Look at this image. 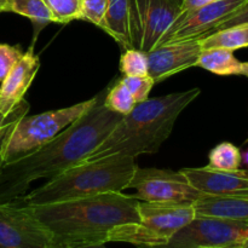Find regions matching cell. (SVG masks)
Returning a JSON list of instances; mask_svg holds the SVG:
<instances>
[{"label": "cell", "mask_w": 248, "mask_h": 248, "mask_svg": "<svg viewBox=\"0 0 248 248\" xmlns=\"http://www.w3.org/2000/svg\"><path fill=\"white\" fill-rule=\"evenodd\" d=\"M28 109H29V104L28 102L23 101L9 114V115H4V114L0 111V133L5 130V128L9 127L11 124H14L15 121H17L18 119H21L22 116L27 115L28 113Z\"/></svg>", "instance_id": "28"}, {"label": "cell", "mask_w": 248, "mask_h": 248, "mask_svg": "<svg viewBox=\"0 0 248 248\" xmlns=\"http://www.w3.org/2000/svg\"><path fill=\"white\" fill-rule=\"evenodd\" d=\"M200 45L202 50L223 47L235 51L239 48L248 47V23L215 31V33L200 39Z\"/></svg>", "instance_id": "18"}, {"label": "cell", "mask_w": 248, "mask_h": 248, "mask_svg": "<svg viewBox=\"0 0 248 248\" xmlns=\"http://www.w3.org/2000/svg\"><path fill=\"white\" fill-rule=\"evenodd\" d=\"M108 0H82V19L103 28Z\"/></svg>", "instance_id": "25"}, {"label": "cell", "mask_w": 248, "mask_h": 248, "mask_svg": "<svg viewBox=\"0 0 248 248\" xmlns=\"http://www.w3.org/2000/svg\"><path fill=\"white\" fill-rule=\"evenodd\" d=\"M200 93L201 90L196 87L140 102L81 162L109 156L137 157L142 154H155L171 136L182 111Z\"/></svg>", "instance_id": "3"}, {"label": "cell", "mask_w": 248, "mask_h": 248, "mask_svg": "<svg viewBox=\"0 0 248 248\" xmlns=\"http://www.w3.org/2000/svg\"><path fill=\"white\" fill-rule=\"evenodd\" d=\"M98 101L96 97L62 109L36 115H24L5 130L1 138L2 164L18 160L43 147L87 113Z\"/></svg>", "instance_id": "5"}, {"label": "cell", "mask_w": 248, "mask_h": 248, "mask_svg": "<svg viewBox=\"0 0 248 248\" xmlns=\"http://www.w3.org/2000/svg\"><path fill=\"white\" fill-rule=\"evenodd\" d=\"M138 165L133 156H109L80 162L48 179L44 186L16 199L21 205L36 206L87 198L128 189Z\"/></svg>", "instance_id": "4"}, {"label": "cell", "mask_w": 248, "mask_h": 248, "mask_svg": "<svg viewBox=\"0 0 248 248\" xmlns=\"http://www.w3.org/2000/svg\"><path fill=\"white\" fill-rule=\"evenodd\" d=\"M182 15L181 6L170 0H130L131 46L149 52L164 45Z\"/></svg>", "instance_id": "7"}, {"label": "cell", "mask_w": 248, "mask_h": 248, "mask_svg": "<svg viewBox=\"0 0 248 248\" xmlns=\"http://www.w3.org/2000/svg\"><path fill=\"white\" fill-rule=\"evenodd\" d=\"M46 248H69V247H65V246H61V245H56L53 244V242H51L50 245H48Z\"/></svg>", "instance_id": "35"}, {"label": "cell", "mask_w": 248, "mask_h": 248, "mask_svg": "<svg viewBox=\"0 0 248 248\" xmlns=\"http://www.w3.org/2000/svg\"><path fill=\"white\" fill-rule=\"evenodd\" d=\"M138 203L133 195L111 191L29 207L51 232L53 244L73 248L107 244L114 228L140 222Z\"/></svg>", "instance_id": "2"}, {"label": "cell", "mask_w": 248, "mask_h": 248, "mask_svg": "<svg viewBox=\"0 0 248 248\" xmlns=\"http://www.w3.org/2000/svg\"><path fill=\"white\" fill-rule=\"evenodd\" d=\"M6 12H15L27 17L35 26H45L53 22L50 9L44 0H9Z\"/></svg>", "instance_id": "19"}, {"label": "cell", "mask_w": 248, "mask_h": 248, "mask_svg": "<svg viewBox=\"0 0 248 248\" xmlns=\"http://www.w3.org/2000/svg\"><path fill=\"white\" fill-rule=\"evenodd\" d=\"M248 239V223L195 216L161 246L145 248H229Z\"/></svg>", "instance_id": "8"}, {"label": "cell", "mask_w": 248, "mask_h": 248, "mask_svg": "<svg viewBox=\"0 0 248 248\" xmlns=\"http://www.w3.org/2000/svg\"><path fill=\"white\" fill-rule=\"evenodd\" d=\"M241 164H244L248 169V148L241 153Z\"/></svg>", "instance_id": "30"}, {"label": "cell", "mask_w": 248, "mask_h": 248, "mask_svg": "<svg viewBox=\"0 0 248 248\" xmlns=\"http://www.w3.org/2000/svg\"><path fill=\"white\" fill-rule=\"evenodd\" d=\"M182 173L189 183L203 195L247 196L248 172L245 170L223 171L211 166L183 169Z\"/></svg>", "instance_id": "13"}, {"label": "cell", "mask_w": 248, "mask_h": 248, "mask_svg": "<svg viewBox=\"0 0 248 248\" xmlns=\"http://www.w3.org/2000/svg\"><path fill=\"white\" fill-rule=\"evenodd\" d=\"M5 130H6V128H5ZM5 130L0 133V150H1V138H2V135H4ZM1 166H2V161H1V153H0V169H1Z\"/></svg>", "instance_id": "34"}, {"label": "cell", "mask_w": 248, "mask_h": 248, "mask_svg": "<svg viewBox=\"0 0 248 248\" xmlns=\"http://www.w3.org/2000/svg\"><path fill=\"white\" fill-rule=\"evenodd\" d=\"M73 248H107V247L104 246V244H99V245H86V246H78Z\"/></svg>", "instance_id": "31"}, {"label": "cell", "mask_w": 248, "mask_h": 248, "mask_svg": "<svg viewBox=\"0 0 248 248\" xmlns=\"http://www.w3.org/2000/svg\"><path fill=\"white\" fill-rule=\"evenodd\" d=\"M208 166L223 171H234L241 166V152L230 142L216 145L208 154Z\"/></svg>", "instance_id": "20"}, {"label": "cell", "mask_w": 248, "mask_h": 248, "mask_svg": "<svg viewBox=\"0 0 248 248\" xmlns=\"http://www.w3.org/2000/svg\"><path fill=\"white\" fill-rule=\"evenodd\" d=\"M193 206L198 216L237 220V222H248V195H202Z\"/></svg>", "instance_id": "15"}, {"label": "cell", "mask_w": 248, "mask_h": 248, "mask_svg": "<svg viewBox=\"0 0 248 248\" xmlns=\"http://www.w3.org/2000/svg\"><path fill=\"white\" fill-rule=\"evenodd\" d=\"M136 189L135 198L144 202L193 206L203 194L196 190L181 171L160 169L136 170L128 189Z\"/></svg>", "instance_id": "9"}, {"label": "cell", "mask_w": 248, "mask_h": 248, "mask_svg": "<svg viewBox=\"0 0 248 248\" xmlns=\"http://www.w3.org/2000/svg\"><path fill=\"white\" fill-rule=\"evenodd\" d=\"M196 67H201L216 75H241L242 62L234 56V51L223 47L205 48L199 56Z\"/></svg>", "instance_id": "17"}, {"label": "cell", "mask_w": 248, "mask_h": 248, "mask_svg": "<svg viewBox=\"0 0 248 248\" xmlns=\"http://www.w3.org/2000/svg\"><path fill=\"white\" fill-rule=\"evenodd\" d=\"M136 104L137 103L123 80L107 89L106 96H104V106L109 110L120 114V115H126L135 108Z\"/></svg>", "instance_id": "21"}, {"label": "cell", "mask_w": 248, "mask_h": 248, "mask_svg": "<svg viewBox=\"0 0 248 248\" xmlns=\"http://www.w3.org/2000/svg\"><path fill=\"white\" fill-rule=\"evenodd\" d=\"M102 29L123 48H132L130 38V0H108Z\"/></svg>", "instance_id": "16"}, {"label": "cell", "mask_w": 248, "mask_h": 248, "mask_svg": "<svg viewBox=\"0 0 248 248\" xmlns=\"http://www.w3.org/2000/svg\"><path fill=\"white\" fill-rule=\"evenodd\" d=\"M211 1H213V0H182L181 9L183 14H186V12L194 11V10L199 9V7L203 6Z\"/></svg>", "instance_id": "29"}, {"label": "cell", "mask_w": 248, "mask_h": 248, "mask_svg": "<svg viewBox=\"0 0 248 248\" xmlns=\"http://www.w3.org/2000/svg\"><path fill=\"white\" fill-rule=\"evenodd\" d=\"M23 52L16 46L9 44H0V81L6 78L10 70L18 62Z\"/></svg>", "instance_id": "26"}, {"label": "cell", "mask_w": 248, "mask_h": 248, "mask_svg": "<svg viewBox=\"0 0 248 248\" xmlns=\"http://www.w3.org/2000/svg\"><path fill=\"white\" fill-rule=\"evenodd\" d=\"M7 2L9 0H0V12L7 11Z\"/></svg>", "instance_id": "32"}, {"label": "cell", "mask_w": 248, "mask_h": 248, "mask_svg": "<svg viewBox=\"0 0 248 248\" xmlns=\"http://www.w3.org/2000/svg\"><path fill=\"white\" fill-rule=\"evenodd\" d=\"M201 48L200 39L164 44L147 52L148 75L155 84L189 68L196 67Z\"/></svg>", "instance_id": "12"}, {"label": "cell", "mask_w": 248, "mask_h": 248, "mask_svg": "<svg viewBox=\"0 0 248 248\" xmlns=\"http://www.w3.org/2000/svg\"><path fill=\"white\" fill-rule=\"evenodd\" d=\"M246 142H248V140H246Z\"/></svg>", "instance_id": "38"}, {"label": "cell", "mask_w": 248, "mask_h": 248, "mask_svg": "<svg viewBox=\"0 0 248 248\" xmlns=\"http://www.w3.org/2000/svg\"><path fill=\"white\" fill-rule=\"evenodd\" d=\"M229 248H235V247H229Z\"/></svg>", "instance_id": "37"}, {"label": "cell", "mask_w": 248, "mask_h": 248, "mask_svg": "<svg viewBox=\"0 0 248 248\" xmlns=\"http://www.w3.org/2000/svg\"><path fill=\"white\" fill-rule=\"evenodd\" d=\"M120 72L125 77L148 75L147 52L138 48H126L120 58Z\"/></svg>", "instance_id": "23"}, {"label": "cell", "mask_w": 248, "mask_h": 248, "mask_svg": "<svg viewBox=\"0 0 248 248\" xmlns=\"http://www.w3.org/2000/svg\"><path fill=\"white\" fill-rule=\"evenodd\" d=\"M40 68V61L34 53L33 46L22 55L18 62L12 67L0 86V111L9 115L22 101L24 94L35 79Z\"/></svg>", "instance_id": "14"}, {"label": "cell", "mask_w": 248, "mask_h": 248, "mask_svg": "<svg viewBox=\"0 0 248 248\" xmlns=\"http://www.w3.org/2000/svg\"><path fill=\"white\" fill-rule=\"evenodd\" d=\"M170 1L173 2V4H176V5H179V6H181V4H182V0H170Z\"/></svg>", "instance_id": "36"}, {"label": "cell", "mask_w": 248, "mask_h": 248, "mask_svg": "<svg viewBox=\"0 0 248 248\" xmlns=\"http://www.w3.org/2000/svg\"><path fill=\"white\" fill-rule=\"evenodd\" d=\"M106 92L85 115L53 140L0 169V205L12 202L28 190L33 182L51 179L86 159L118 125L124 115L104 106Z\"/></svg>", "instance_id": "1"}, {"label": "cell", "mask_w": 248, "mask_h": 248, "mask_svg": "<svg viewBox=\"0 0 248 248\" xmlns=\"http://www.w3.org/2000/svg\"><path fill=\"white\" fill-rule=\"evenodd\" d=\"M246 23H248V1L245 2V4L242 5L239 10H236L234 14L230 15L229 17H227L224 21L220 22V23L216 27L215 31ZM215 31H213V33H215Z\"/></svg>", "instance_id": "27"}, {"label": "cell", "mask_w": 248, "mask_h": 248, "mask_svg": "<svg viewBox=\"0 0 248 248\" xmlns=\"http://www.w3.org/2000/svg\"><path fill=\"white\" fill-rule=\"evenodd\" d=\"M123 82L126 85L130 93L132 94L136 103L145 101L149 98L150 91L154 87L155 81L150 75H140V77H124Z\"/></svg>", "instance_id": "24"}, {"label": "cell", "mask_w": 248, "mask_h": 248, "mask_svg": "<svg viewBox=\"0 0 248 248\" xmlns=\"http://www.w3.org/2000/svg\"><path fill=\"white\" fill-rule=\"evenodd\" d=\"M51 232L31 207L15 201L0 205V248H46Z\"/></svg>", "instance_id": "10"}, {"label": "cell", "mask_w": 248, "mask_h": 248, "mask_svg": "<svg viewBox=\"0 0 248 248\" xmlns=\"http://www.w3.org/2000/svg\"><path fill=\"white\" fill-rule=\"evenodd\" d=\"M56 23L82 19V0H44Z\"/></svg>", "instance_id": "22"}, {"label": "cell", "mask_w": 248, "mask_h": 248, "mask_svg": "<svg viewBox=\"0 0 248 248\" xmlns=\"http://www.w3.org/2000/svg\"><path fill=\"white\" fill-rule=\"evenodd\" d=\"M241 75H245V77L248 78V62H242Z\"/></svg>", "instance_id": "33"}, {"label": "cell", "mask_w": 248, "mask_h": 248, "mask_svg": "<svg viewBox=\"0 0 248 248\" xmlns=\"http://www.w3.org/2000/svg\"><path fill=\"white\" fill-rule=\"evenodd\" d=\"M247 1L248 0H213L194 11L183 14L172 27L164 44L202 39L210 35L220 22Z\"/></svg>", "instance_id": "11"}, {"label": "cell", "mask_w": 248, "mask_h": 248, "mask_svg": "<svg viewBox=\"0 0 248 248\" xmlns=\"http://www.w3.org/2000/svg\"><path fill=\"white\" fill-rule=\"evenodd\" d=\"M138 215V223L119 225L110 230L108 242H125L138 248L161 246L193 220L196 213L191 205L140 201Z\"/></svg>", "instance_id": "6"}, {"label": "cell", "mask_w": 248, "mask_h": 248, "mask_svg": "<svg viewBox=\"0 0 248 248\" xmlns=\"http://www.w3.org/2000/svg\"><path fill=\"white\" fill-rule=\"evenodd\" d=\"M246 223H248V222H246Z\"/></svg>", "instance_id": "39"}]
</instances>
